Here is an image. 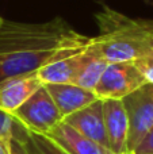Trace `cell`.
<instances>
[{"mask_svg":"<svg viewBox=\"0 0 153 154\" xmlns=\"http://www.w3.org/2000/svg\"><path fill=\"white\" fill-rule=\"evenodd\" d=\"M81 37L61 18L45 23L3 19L0 26V81L37 72L57 51Z\"/></svg>","mask_w":153,"mask_h":154,"instance_id":"1","label":"cell"},{"mask_svg":"<svg viewBox=\"0 0 153 154\" xmlns=\"http://www.w3.org/2000/svg\"><path fill=\"white\" fill-rule=\"evenodd\" d=\"M99 35L95 38L108 64L136 62L153 51V20L138 19L103 7L95 14Z\"/></svg>","mask_w":153,"mask_h":154,"instance_id":"2","label":"cell"},{"mask_svg":"<svg viewBox=\"0 0 153 154\" xmlns=\"http://www.w3.org/2000/svg\"><path fill=\"white\" fill-rule=\"evenodd\" d=\"M92 49V37H83L79 41L57 51L43 66L37 70L41 82L45 84H73Z\"/></svg>","mask_w":153,"mask_h":154,"instance_id":"3","label":"cell"},{"mask_svg":"<svg viewBox=\"0 0 153 154\" xmlns=\"http://www.w3.org/2000/svg\"><path fill=\"white\" fill-rule=\"evenodd\" d=\"M11 115L24 128L37 134H48L62 120L61 114L45 85L38 88Z\"/></svg>","mask_w":153,"mask_h":154,"instance_id":"4","label":"cell"},{"mask_svg":"<svg viewBox=\"0 0 153 154\" xmlns=\"http://www.w3.org/2000/svg\"><path fill=\"white\" fill-rule=\"evenodd\" d=\"M148 84L134 62H114L105 69L94 93L100 100H122Z\"/></svg>","mask_w":153,"mask_h":154,"instance_id":"5","label":"cell"},{"mask_svg":"<svg viewBox=\"0 0 153 154\" xmlns=\"http://www.w3.org/2000/svg\"><path fill=\"white\" fill-rule=\"evenodd\" d=\"M122 103L129 120L127 154H132L153 127V85H142L122 99Z\"/></svg>","mask_w":153,"mask_h":154,"instance_id":"6","label":"cell"},{"mask_svg":"<svg viewBox=\"0 0 153 154\" xmlns=\"http://www.w3.org/2000/svg\"><path fill=\"white\" fill-rule=\"evenodd\" d=\"M62 122L75 128L77 133H80L86 138L108 149L105 119H103V100L98 99L89 106L65 116Z\"/></svg>","mask_w":153,"mask_h":154,"instance_id":"7","label":"cell"},{"mask_svg":"<svg viewBox=\"0 0 153 154\" xmlns=\"http://www.w3.org/2000/svg\"><path fill=\"white\" fill-rule=\"evenodd\" d=\"M103 119L108 150L114 154H127L129 120L122 100H103Z\"/></svg>","mask_w":153,"mask_h":154,"instance_id":"8","label":"cell"},{"mask_svg":"<svg viewBox=\"0 0 153 154\" xmlns=\"http://www.w3.org/2000/svg\"><path fill=\"white\" fill-rule=\"evenodd\" d=\"M42 85L37 72L0 81V111L11 115Z\"/></svg>","mask_w":153,"mask_h":154,"instance_id":"9","label":"cell"},{"mask_svg":"<svg viewBox=\"0 0 153 154\" xmlns=\"http://www.w3.org/2000/svg\"><path fill=\"white\" fill-rule=\"evenodd\" d=\"M45 88L58 108L62 119L98 100L92 91L75 84H45Z\"/></svg>","mask_w":153,"mask_h":154,"instance_id":"10","label":"cell"},{"mask_svg":"<svg viewBox=\"0 0 153 154\" xmlns=\"http://www.w3.org/2000/svg\"><path fill=\"white\" fill-rule=\"evenodd\" d=\"M43 135L49 137L52 141L56 142L61 149H64L69 154H114L107 147L81 135L62 120L48 134Z\"/></svg>","mask_w":153,"mask_h":154,"instance_id":"11","label":"cell"},{"mask_svg":"<svg viewBox=\"0 0 153 154\" xmlns=\"http://www.w3.org/2000/svg\"><path fill=\"white\" fill-rule=\"evenodd\" d=\"M107 65H108V62L106 61L105 57L100 54L99 49H98V46H96V42H95V38L92 37L91 53H89L87 61L84 62L80 72L77 73L73 84L94 92V88L96 87L98 81L100 80V77H102L105 69L107 68Z\"/></svg>","mask_w":153,"mask_h":154,"instance_id":"12","label":"cell"},{"mask_svg":"<svg viewBox=\"0 0 153 154\" xmlns=\"http://www.w3.org/2000/svg\"><path fill=\"white\" fill-rule=\"evenodd\" d=\"M12 138L20 141L26 146L29 154H69L64 149H61L56 142L52 141L49 137L43 134L31 133L24 128L18 120L14 127Z\"/></svg>","mask_w":153,"mask_h":154,"instance_id":"13","label":"cell"},{"mask_svg":"<svg viewBox=\"0 0 153 154\" xmlns=\"http://www.w3.org/2000/svg\"><path fill=\"white\" fill-rule=\"evenodd\" d=\"M134 64L141 72V75L144 76V79L146 80V82L153 85V51L144 58L136 61Z\"/></svg>","mask_w":153,"mask_h":154,"instance_id":"14","label":"cell"},{"mask_svg":"<svg viewBox=\"0 0 153 154\" xmlns=\"http://www.w3.org/2000/svg\"><path fill=\"white\" fill-rule=\"evenodd\" d=\"M15 123L16 120L14 119L12 115L0 111V138H4V139L12 138Z\"/></svg>","mask_w":153,"mask_h":154,"instance_id":"15","label":"cell"},{"mask_svg":"<svg viewBox=\"0 0 153 154\" xmlns=\"http://www.w3.org/2000/svg\"><path fill=\"white\" fill-rule=\"evenodd\" d=\"M132 154H153V127L148 131L142 141L137 145Z\"/></svg>","mask_w":153,"mask_h":154,"instance_id":"16","label":"cell"},{"mask_svg":"<svg viewBox=\"0 0 153 154\" xmlns=\"http://www.w3.org/2000/svg\"><path fill=\"white\" fill-rule=\"evenodd\" d=\"M10 154H29L26 146L15 138L10 139Z\"/></svg>","mask_w":153,"mask_h":154,"instance_id":"17","label":"cell"},{"mask_svg":"<svg viewBox=\"0 0 153 154\" xmlns=\"http://www.w3.org/2000/svg\"><path fill=\"white\" fill-rule=\"evenodd\" d=\"M0 154H10V139L0 138Z\"/></svg>","mask_w":153,"mask_h":154,"instance_id":"18","label":"cell"},{"mask_svg":"<svg viewBox=\"0 0 153 154\" xmlns=\"http://www.w3.org/2000/svg\"><path fill=\"white\" fill-rule=\"evenodd\" d=\"M2 23H3V18L0 16V26H2Z\"/></svg>","mask_w":153,"mask_h":154,"instance_id":"19","label":"cell"}]
</instances>
